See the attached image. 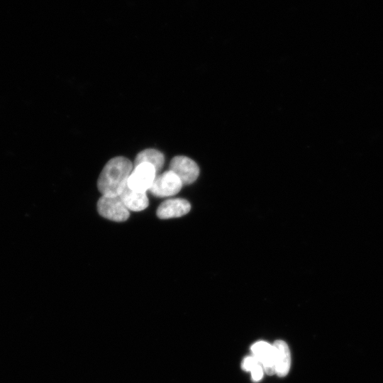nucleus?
<instances>
[{
	"instance_id": "f257e3e1",
	"label": "nucleus",
	"mask_w": 383,
	"mask_h": 383,
	"mask_svg": "<svg viewBox=\"0 0 383 383\" xmlns=\"http://www.w3.org/2000/svg\"><path fill=\"white\" fill-rule=\"evenodd\" d=\"M133 169V163L125 157L111 159L99 174L97 181L99 191L104 196H119L126 187Z\"/></svg>"
},
{
	"instance_id": "f03ea898",
	"label": "nucleus",
	"mask_w": 383,
	"mask_h": 383,
	"mask_svg": "<svg viewBox=\"0 0 383 383\" xmlns=\"http://www.w3.org/2000/svg\"><path fill=\"white\" fill-rule=\"evenodd\" d=\"M97 210L101 216L117 222L126 221L130 215L119 196L102 195L97 202Z\"/></svg>"
},
{
	"instance_id": "7ed1b4c3",
	"label": "nucleus",
	"mask_w": 383,
	"mask_h": 383,
	"mask_svg": "<svg viewBox=\"0 0 383 383\" xmlns=\"http://www.w3.org/2000/svg\"><path fill=\"white\" fill-rule=\"evenodd\" d=\"M183 184L178 176L170 170L157 175L150 192L157 197H167L179 192Z\"/></svg>"
},
{
	"instance_id": "20e7f679",
	"label": "nucleus",
	"mask_w": 383,
	"mask_h": 383,
	"mask_svg": "<svg viewBox=\"0 0 383 383\" xmlns=\"http://www.w3.org/2000/svg\"><path fill=\"white\" fill-rule=\"evenodd\" d=\"M153 165L143 162L133 167L128 179V187L133 190L145 192L149 190L157 176Z\"/></svg>"
},
{
	"instance_id": "39448f33",
	"label": "nucleus",
	"mask_w": 383,
	"mask_h": 383,
	"mask_svg": "<svg viewBox=\"0 0 383 383\" xmlns=\"http://www.w3.org/2000/svg\"><path fill=\"white\" fill-rule=\"evenodd\" d=\"M170 170L174 172L184 184L195 182L199 174V167L195 161L187 156H175L170 163Z\"/></svg>"
},
{
	"instance_id": "423d86ee",
	"label": "nucleus",
	"mask_w": 383,
	"mask_h": 383,
	"mask_svg": "<svg viewBox=\"0 0 383 383\" xmlns=\"http://www.w3.org/2000/svg\"><path fill=\"white\" fill-rule=\"evenodd\" d=\"M251 351L261 363L265 372L268 375L276 374L275 372V349L267 342L260 340L251 346Z\"/></svg>"
},
{
	"instance_id": "0eeeda50",
	"label": "nucleus",
	"mask_w": 383,
	"mask_h": 383,
	"mask_svg": "<svg viewBox=\"0 0 383 383\" xmlns=\"http://www.w3.org/2000/svg\"><path fill=\"white\" fill-rule=\"evenodd\" d=\"M191 209L189 202L184 199H171L161 203L157 209V216L162 219L181 217Z\"/></svg>"
},
{
	"instance_id": "6e6552de",
	"label": "nucleus",
	"mask_w": 383,
	"mask_h": 383,
	"mask_svg": "<svg viewBox=\"0 0 383 383\" xmlns=\"http://www.w3.org/2000/svg\"><path fill=\"white\" fill-rule=\"evenodd\" d=\"M273 345L275 349V372L280 377H285L291 366V353L288 345L282 340H277Z\"/></svg>"
},
{
	"instance_id": "1a4fd4ad",
	"label": "nucleus",
	"mask_w": 383,
	"mask_h": 383,
	"mask_svg": "<svg viewBox=\"0 0 383 383\" xmlns=\"http://www.w3.org/2000/svg\"><path fill=\"white\" fill-rule=\"evenodd\" d=\"M126 207L131 211H140L146 209L149 204L145 192L130 189L128 185L119 195Z\"/></svg>"
},
{
	"instance_id": "9d476101",
	"label": "nucleus",
	"mask_w": 383,
	"mask_h": 383,
	"mask_svg": "<svg viewBox=\"0 0 383 383\" xmlns=\"http://www.w3.org/2000/svg\"><path fill=\"white\" fill-rule=\"evenodd\" d=\"M143 162L151 164L158 172L164 165L165 157L161 152L156 149H145L136 155L133 162V167Z\"/></svg>"
},
{
	"instance_id": "9b49d317",
	"label": "nucleus",
	"mask_w": 383,
	"mask_h": 383,
	"mask_svg": "<svg viewBox=\"0 0 383 383\" xmlns=\"http://www.w3.org/2000/svg\"><path fill=\"white\" fill-rule=\"evenodd\" d=\"M241 366L243 370L251 373L253 382H256L262 379L265 371L261 363L254 355L245 357Z\"/></svg>"
}]
</instances>
